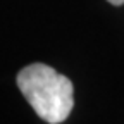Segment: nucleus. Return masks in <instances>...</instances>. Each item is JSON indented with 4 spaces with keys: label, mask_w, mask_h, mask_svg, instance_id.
Here are the masks:
<instances>
[{
    "label": "nucleus",
    "mask_w": 124,
    "mask_h": 124,
    "mask_svg": "<svg viewBox=\"0 0 124 124\" xmlns=\"http://www.w3.org/2000/svg\"><path fill=\"white\" fill-rule=\"evenodd\" d=\"M17 86L36 116L48 122H64L74 107V86L67 76L50 66L29 64L19 71Z\"/></svg>",
    "instance_id": "nucleus-1"
},
{
    "label": "nucleus",
    "mask_w": 124,
    "mask_h": 124,
    "mask_svg": "<svg viewBox=\"0 0 124 124\" xmlns=\"http://www.w3.org/2000/svg\"><path fill=\"white\" fill-rule=\"evenodd\" d=\"M108 4H112V5H122L124 4V0H107Z\"/></svg>",
    "instance_id": "nucleus-2"
}]
</instances>
